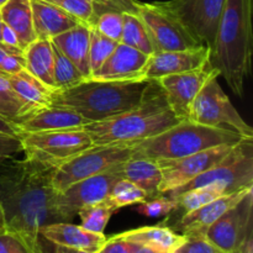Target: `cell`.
<instances>
[{
    "instance_id": "obj_1",
    "label": "cell",
    "mask_w": 253,
    "mask_h": 253,
    "mask_svg": "<svg viewBox=\"0 0 253 253\" xmlns=\"http://www.w3.org/2000/svg\"><path fill=\"white\" fill-rule=\"evenodd\" d=\"M54 169L27 158H0V210L4 230L19 237L31 253H44L41 227L63 222L53 205Z\"/></svg>"
},
{
    "instance_id": "obj_2",
    "label": "cell",
    "mask_w": 253,
    "mask_h": 253,
    "mask_svg": "<svg viewBox=\"0 0 253 253\" xmlns=\"http://www.w3.org/2000/svg\"><path fill=\"white\" fill-rule=\"evenodd\" d=\"M155 84L156 81L146 78L126 81L84 79L71 88L52 91L49 105L71 109L89 123H96L138 106Z\"/></svg>"
},
{
    "instance_id": "obj_3",
    "label": "cell",
    "mask_w": 253,
    "mask_h": 253,
    "mask_svg": "<svg viewBox=\"0 0 253 253\" xmlns=\"http://www.w3.org/2000/svg\"><path fill=\"white\" fill-rule=\"evenodd\" d=\"M252 46V0H226L209 61L239 98L251 73Z\"/></svg>"
},
{
    "instance_id": "obj_4",
    "label": "cell",
    "mask_w": 253,
    "mask_h": 253,
    "mask_svg": "<svg viewBox=\"0 0 253 253\" xmlns=\"http://www.w3.org/2000/svg\"><path fill=\"white\" fill-rule=\"evenodd\" d=\"M180 119L168 106L157 81L145 100L136 108L108 120L89 123L84 130L93 145L131 146L153 137L178 124Z\"/></svg>"
},
{
    "instance_id": "obj_5",
    "label": "cell",
    "mask_w": 253,
    "mask_h": 253,
    "mask_svg": "<svg viewBox=\"0 0 253 253\" xmlns=\"http://www.w3.org/2000/svg\"><path fill=\"white\" fill-rule=\"evenodd\" d=\"M244 138L246 137L235 131L210 127L187 119L131 147L132 157L177 160L220 145L237 143Z\"/></svg>"
},
{
    "instance_id": "obj_6",
    "label": "cell",
    "mask_w": 253,
    "mask_h": 253,
    "mask_svg": "<svg viewBox=\"0 0 253 253\" xmlns=\"http://www.w3.org/2000/svg\"><path fill=\"white\" fill-rule=\"evenodd\" d=\"M205 185L219 188L225 194L253 188V138L240 141L219 165L166 194L175 197L185 190Z\"/></svg>"
},
{
    "instance_id": "obj_7",
    "label": "cell",
    "mask_w": 253,
    "mask_h": 253,
    "mask_svg": "<svg viewBox=\"0 0 253 253\" xmlns=\"http://www.w3.org/2000/svg\"><path fill=\"white\" fill-rule=\"evenodd\" d=\"M219 76L216 72L205 82L190 109L189 120L210 127L226 128L246 138H253L252 127L242 119L222 90L217 81Z\"/></svg>"
},
{
    "instance_id": "obj_8",
    "label": "cell",
    "mask_w": 253,
    "mask_h": 253,
    "mask_svg": "<svg viewBox=\"0 0 253 253\" xmlns=\"http://www.w3.org/2000/svg\"><path fill=\"white\" fill-rule=\"evenodd\" d=\"M20 138L25 158L52 168H58L93 146L90 136L84 128L22 133Z\"/></svg>"
},
{
    "instance_id": "obj_9",
    "label": "cell",
    "mask_w": 253,
    "mask_h": 253,
    "mask_svg": "<svg viewBox=\"0 0 253 253\" xmlns=\"http://www.w3.org/2000/svg\"><path fill=\"white\" fill-rule=\"evenodd\" d=\"M131 157L132 147L128 146L93 145L54 169L53 189L62 192L73 183L106 172Z\"/></svg>"
},
{
    "instance_id": "obj_10",
    "label": "cell",
    "mask_w": 253,
    "mask_h": 253,
    "mask_svg": "<svg viewBox=\"0 0 253 253\" xmlns=\"http://www.w3.org/2000/svg\"><path fill=\"white\" fill-rule=\"evenodd\" d=\"M131 5L148 30L156 52L180 51L200 46L177 17L163 7L160 1L140 2L131 0Z\"/></svg>"
},
{
    "instance_id": "obj_11",
    "label": "cell",
    "mask_w": 253,
    "mask_h": 253,
    "mask_svg": "<svg viewBox=\"0 0 253 253\" xmlns=\"http://www.w3.org/2000/svg\"><path fill=\"white\" fill-rule=\"evenodd\" d=\"M119 166L98 175L73 183L62 192H56L53 205L62 221L71 222L81 208L105 200L114 184L123 178Z\"/></svg>"
},
{
    "instance_id": "obj_12",
    "label": "cell",
    "mask_w": 253,
    "mask_h": 253,
    "mask_svg": "<svg viewBox=\"0 0 253 253\" xmlns=\"http://www.w3.org/2000/svg\"><path fill=\"white\" fill-rule=\"evenodd\" d=\"M226 0H169L160 1L200 44L211 48Z\"/></svg>"
},
{
    "instance_id": "obj_13",
    "label": "cell",
    "mask_w": 253,
    "mask_h": 253,
    "mask_svg": "<svg viewBox=\"0 0 253 253\" xmlns=\"http://www.w3.org/2000/svg\"><path fill=\"white\" fill-rule=\"evenodd\" d=\"M236 143L220 145L177 160L157 161L162 172L160 193L166 194L177 189L214 168L230 155Z\"/></svg>"
},
{
    "instance_id": "obj_14",
    "label": "cell",
    "mask_w": 253,
    "mask_h": 253,
    "mask_svg": "<svg viewBox=\"0 0 253 253\" xmlns=\"http://www.w3.org/2000/svg\"><path fill=\"white\" fill-rule=\"evenodd\" d=\"M253 231V189L221 215L207 231L209 241L226 253H234Z\"/></svg>"
},
{
    "instance_id": "obj_15",
    "label": "cell",
    "mask_w": 253,
    "mask_h": 253,
    "mask_svg": "<svg viewBox=\"0 0 253 253\" xmlns=\"http://www.w3.org/2000/svg\"><path fill=\"white\" fill-rule=\"evenodd\" d=\"M219 72L211 66L210 61L200 68L184 73L170 74L157 79L168 106L180 120L189 119L190 109L200 89L211 74Z\"/></svg>"
},
{
    "instance_id": "obj_16",
    "label": "cell",
    "mask_w": 253,
    "mask_h": 253,
    "mask_svg": "<svg viewBox=\"0 0 253 253\" xmlns=\"http://www.w3.org/2000/svg\"><path fill=\"white\" fill-rule=\"evenodd\" d=\"M209 57L210 48L204 44L180 51L156 52L148 57L141 78L157 81L161 77L194 71L208 63Z\"/></svg>"
},
{
    "instance_id": "obj_17",
    "label": "cell",
    "mask_w": 253,
    "mask_h": 253,
    "mask_svg": "<svg viewBox=\"0 0 253 253\" xmlns=\"http://www.w3.org/2000/svg\"><path fill=\"white\" fill-rule=\"evenodd\" d=\"M14 124L22 133L51 132L77 130L88 125L89 121L76 111L61 106H41L14 119ZM20 135V136H21Z\"/></svg>"
},
{
    "instance_id": "obj_18",
    "label": "cell",
    "mask_w": 253,
    "mask_h": 253,
    "mask_svg": "<svg viewBox=\"0 0 253 253\" xmlns=\"http://www.w3.org/2000/svg\"><path fill=\"white\" fill-rule=\"evenodd\" d=\"M253 189V188H250ZM250 189L240 190V192L231 193V194L221 195L216 198L212 202L208 203L204 207L195 209L193 211L185 212L178 220L174 230L178 234L183 235L187 239L192 237H205L209 227L221 216L224 212H226L230 208L234 207L240 199L244 198V195Z\"/></svg>"
},
{
    "instance_id": "obj_19",
    "label": "cell",
    "mask_w": 253,
    "mask_h": 253,
    "mask_svg": "<svg viewBox=\"0 0 253 253\" xmlns=\"http://www.w3.org/2000/svg\"><path fill=\"white\" fill-rule=\"evenodd\" d=\"M147 54L133 47L119 42L113 53L105 62L91 73L96 81H126L141 78V73L148 59Z\"/></svg>"
},
{
    "instance_id": "obj_20",
    "label": "cell",
    "mask_w": 253,
    "mask_h": 253,
    "mask_svg": "<svg viewBox=\"0 0 253 253\" xmlns=\"http://www.w3.org/2000/svg\"><path fill=\"white\" fill-rule=\"evenodd\" d=\"M40 236L49 244L67 249L98 252L105 244L104 234H95L72 222H53L40 230Z\"/></svg>"
},
{
    "instance_id": "obj_21",
    "label": "cell",
    "mask_w": 253,
    "mask_h": 253,
    "mask_svg": "<svg viewBox=\"0 0 253 253\" xmlns=\"http://www.w3.org/2000/svg\"><path fill=\"white\" fill-rule=\"evenodd\" d=\"M31 9L37 40H52L79 24H83L58 6L44 0H31Z\"/></svg>"
},
{
    "instance_id": "obj_22",
    "label": "cell",
    "mask_w": 253,
    "mask_h": 253,
    "mask_svg": "<svg viewBox=\"0 0 253 253\" xmlns=\"http://www.w3.org/2000/svg\"><path fill=\"white\" fill-rule=\"evenodd\" d=\"M89 25L79 24L78 26L49 40L78 68L85 79H89L91 76L89 62Z\"/></svg>"
},
{
    "instance_id": "obj_23",
    "label": "cell",
    "mask_w": 253,
    "mask_h": 253,
    "mask_svg": "<svg viewBox=\"0 0 253 253\" xmlns=\"http://www.w3.org/2000/svg\"><path fill=\"white\" fill-rule=\"evenodd\" d=\"M2 22L15 32L20 48L25 51L29 44L36 41L32 20L31 0H7L0 7Z\"/></svg>"
},
{
    "instance_id": "obj_24",
    "label": "cell",
    "mask_w": 253,
    "mask_h": 253,
    "mask_svg": "<svg viewBox=\"0 0 253 253\" xmlns=\"http://www.w3.org/2000/svg\"><path fill=\"white\" fill-rule=\"evenodd\" d=\"M123 178L135 183L145 190L148 199L160 195V185L162 172L157 161L145 157H131L119 166Z\"/></svg>"
},
{
    "instance_id": "obj_25",
    "label": "cell",
    "mask_w": 253,
    "mask_h": 253,
    "mask_svg": "<svg viewBox=\"0 0 253 253\" xmlns=\"http://www.w3.org/2000/svg\"><path fill=\"white\" fill-rule=\"evenodd\" d=\"M115 236L167 253L174 252L187 240V237L167 226H143L121 232Z\"/></svg>"
},
{
    "instance_id": "obj_26",
    "label": "cell",
    "mask_w": 253,
    "mask_h": 253,
    "mask_svg": "<svg viewBox=\"0 0 253 253\" xmlns=\"http://www.w3.org/2000/svg\"><path fill=\"white\" fill-rule=\"evenodd\" d=\"M25 71L54 90L53 51L49 40H36L25 48Z\"/></svg>"
},
{
    "instance_id": "obj_27",
    "label": "cell",
    "mask_w": 253,
    "mask_h": 253,
    "mask_svg": "<svg viewBox=\"0 0 253 253\" xmlns=\"http://www.w3.org/2000/svg\"><path fill=\"white\" fill-rule=\"evenodd\" d=\"M2 74L6 78V81L9 82L12 90L26 104L29 111L41 108V106L49 105V98H51V94L53 90L47 88L44 84H42L39 79L31 76L29 72L24 69V71L17 72V73L14 74Z\"/></svg>"
},
{
    "instance_id": "obj_28",
    "label": "cell",
    "mask_w": 253,
    "mask_h": 253,
    "mask_svg": "<svg viewBox=\"0 0 253 253\" xmlns=\"http://www.w3.org/2000/svg\"><path fill=\"white\" fill-rule=\"evenodd\" d=\"M123 17L124 27L120 40L121 43L133 47L135 49L147 54V56H152L153 53H156L155 46H153V42L151 40L150 34H148V30L146 29L145 24L141 20V17L136 14L135 10H124Z\"/></svg>"
},
{
    "instance_id": "obj_29",
    "label": "cell",
    "mask_w": 253,
    "mask_h": 253,
    "mask_svg": "<svg viewBox=\"0 0 253 253\" xmlns=\"http://www.w3.org/2000/svg\"><path fill=\"white\" fill-rule=\"evenodd\" d=\"M118 210L105 199L100 203L81 208L77 215L81 219V226L83 229L95 234H104L109 220Z\"/></svg>"
},
{
    "instance_id": "obj_30",
    "label": "cell",
    "mask_w": 253,
    "mask_h": 253,
    "mask_svg": "<svg viewBox=\"0 0 253 253\" xmlns=\"http://www.w3.org/2000/svg\"><path fill=\"white\" fill-rule=\"evenodd\" d=\"M52 51H53V77L54 86H56L54 90L71 88L85 79L78 68L53 43H52Z\"/></svg>"
},
{
    "instance_id": "obj_31",
    "label": "cell",
    "mask_w": 253,
    "mask_h": 253,
    "mask_svg": "<svg viewBox=\"0 0 253 253\" xmlns=\"http://www.w3.org/2000/svg\"><path fill=\"white\" fill-rule=\"evenodd\" d=\"M221 195L226 194L219 188H215L212 185H205V187H198L185 190V192L172 198L177 200L178 210H183V214H185V212L193 211V210L204 207L208 203L212 202Z\"/></svg>"
},
{
    "instance_id": "obj_32",
    "label": "cell",
    "mask_w": 253,
    "mask_h": 253,
    "mask_svg": "<svg viewBox=\"0 0 253 253\" xmlns=\"http://www.w3.org/2000/svg\"><path fill=\"white\" fill-rule=\"evenodd\" d=\"M147 199L148 195L145 190L125 178H121L114 184L109 193V197L106 198V200L116 209L138 204Z\"/></svg>"
},
{
    "instance_id": "obj_33",
    "label": "cell",
    "mask_w": 253,
    "mask_h": 253,
    "mask_svg": "<svg viewBox=\"0 0 253 253\" xmlns=\"http://www.w3.org/2000/svg\"><path fill=\"white\" fill-rule=\"evenodd\" d=\"M118 43L119 42L106 37L94 26H90V31H89V62H90L91 73L95 72L108 59V57L116 48Z\"/></svg>"
},
{
    "instance_id": "obj_34",
    "label": "cell",
    "mask_w": 253,
    "mask_h": 253,
    "mask_svg": "<svg viewBox=\"0 0 253 253\" xmlns=\"http://www.w3.org/2000/svg\"><path fill=\"white\" fill-rule=\"evenodd\" d=\"M27 111L26 104L12 90L4 74L0 73V115L12 121Z\"/></svg>"
},
{
    "instance_id": "obj_35",
    "label": "cell",
    "mask_w": 253,
    "mask_h": 253,
    "mask_svg": "<svg viewBox=\"0 0 253 253\" xmlns=\"http://www.w3.org/2000/svg\"><path fill=\"white\" fill-rule=\"evenodd\" d=\"M56 5L83 24L91 25L96 16V0H44Z\"/></svg>"
},
{
    "instance_id": "obj_36",
    "label": "cell",
    "mask_w": 253,
    "mask_h": 253,
    "mask_svg": "<svg viewBox=\"0 0 253 253\" xmlns=\"http://www.w3.org/2000/svg\"><path fill=\"white\" fill-rule=\"evenodd\" d=\"M178 210L177 200L167 194H160L155 198L138 203L136 211L146 217H161L167 216L173 211Z\"/></svg>"
},
{
    "instance_id": "obj_37",
    "label": "cell",
    "mask_w": 253,
    "mask_h": 253,
    "mask_svg": "<svg viewBox=\"0 0 253 253\" xmlns=\"http://www.w3.org/2000/svg\"><path fill=\"white\" fill-rule=\"evenodd\" d=\"M123 11L124 10H121V11L110 10V11L101 12V14L96 15L94 24L91 26L95 27L98 31H100L109 39L120 42L124 27Z\"/></svg>"
},
{
    "instance_id": "obj_38",
    "label": "cell",
    "mask_w": 253,
    "mask_h": 253,
    "mask_svg": "<svg viewBox=\"0 0 253 253\" xmlns=\"http://www.w3.org/2000/svg\"><path fill=\"white\" fill-rule=\"evenodd\" d=\"M25 69L24 49L0 42V73L14 74Z\"/></svg>"
},
{
    "instance_id": "obj_39",
    "label": "cell",
    "mask_w": 253,
    "mask_h": 253,
    "mask_svg": "<svg viewBox=\"0 0 253 253\" xmlns=\"http://www.w3.org/2000/svg\"><path fill=\"white\" fill-rule=\"evenodd\" d=\"M173 253H226L212 244L207 237L187 239Z\"/></svg>"
},
{
    "instance_id": "obj_40",
    "label": "cell",
    "mask_w": 253,
    "mask_h": 253,
    "mask_svg": "<svg viewBox=\"0 0 253 253\" xmlns=\"http://www.w3.org/2000/svg\"><path fill=\"white\" fill-rule=\"evenodd\" d=\"M0 253H31L24 242L10 232H0Z\"/></svg>"
},
{
    "instance_id": "obj_41",
    "label": "cell",
    "mask_w": 253,
    "mask_h": 253,
    "mask_svg": "<svg viewBox=\"0 0 253 253\" xmlns=\"http://www.w3.org/2000/svg\"><path fill=\"white\" fill-rule=\"evenodd\" d=\"M22 151V142L19 136L0 132V158L11 157Z\"/></svg>"
},
{
    "instance_id": "obj_42",
    "label": "cell",
    "mask_w": 253,
    "mask_h": 253,
    "mask_svg": "<svg viewBox=\"0 0 253 253\" xmlns=\"http://www.w3.org/2000/svg\"><path fill=\"white\" fill-rule=\"evenodd\" d=\"M135 246V242L125 241V240L113 236L110 239H106L105 244L96 253H132Z\"/></svg>"
},
{
    "instance_id": "obj_43",
    "label": "cell",
    "mask_w": 253,
    "mask_h": 253,
    "mask_svg": "<svg viewBox=\"0 0 253 253\" xmlns=\"http://www.w3.org/2000/svg\"><path fill=\"white\" fill-rule=\"evenodd\" d=\"M0 132L11 136H19V137L21 135L17 126L14 124V121L9 120V119H6L2 115H0Z\"/></svg>"
},
{
    "instance_id": "obj_44",
    "label": "cell",
    "mask_w": 253,
    "mask_h": 253,
    "mask_svg": "<svg viewBox=\"0 0 253 253\" xmlns=\"http://www.w3.org/2000/svg\"><path fill=\"white\" fill-rule=\"evenodd\" d=\"M0 42L7 46H14V47H20L19 42H17V37L15 35V32L10 29L6 25H2L1 29V37H0ZM22 49V48H21Z\"/></svg>"
},
{
    "instance_id": "obj_45",
    "label": "cell",
    "mask_w": 253,
    "mask_h": 253,
    "mask_svg": "<svg viewBox=\"0 0 253 253\" xmlns=\"http://www.w3.org/2000/svg\"><path fill=\"white\" fill-rule=\"evenodd\" d=\"M132 253H167V252L158 251V250L152 249V247L143 246V245L136 244V246H135V249H133Z\"/></svg>"
},
{
    "instance_id": "obj_46",
    "label": "cell",
    "mask_w": 253,
    "mask_h": 253,
    "mask_svg": "<svg viewBox=\"0 0 253 253\" xmlns=\"http://www.w3.org/2000/svg\"><path fill=\"white\" fill-rule=\"evenodd\" d=\"M54 249H56L59 253H95V252H90V251H83V250L67 249V247H59V246H54Z\"/></svg>"
},
{
    "instance_id": "obj_47",
    "label": "cell",
    "mask_w": 253,
    "mask_h": 253,
    "mask_svg": "<svg viewBox=\"0 0 253 253\" xmlns=\"http://www.w3.org/2000/svg\"><path fill=\"white\" fill-rule=\"evenodd\" d=\"M0 232H5V230H4V222H2L1 210H0Z\"/></svg>"
},
{
    "instance_id": "obj_48",
    "label": "cell",
    "mask_w": 253,
    "mask_h": 253,
    "mask_svg": "<svg viewBox=\"0 0 253 253\" xmlns=\"http://www.w3.org/2000/svg\"><path fill=\"white\" fill-rule=\"evenodd\" d=\"M2 25H4V22H2L1 14H0V37H1V29H2Z\"/></svg>"
},
{
    "instance_id": "obj_49",
    "label": "cell",
    "mask_w": 253,
    "mask_h": 253,
    "mask_svg": "<svg viewBox=\"0 0 253 253\" xmlns=\"http://www.w3.org/2000/svg\"><path fill=\"white\" fill-rule=\"evenodd\" d=\"M96 1H100V2H115L118 0H96Z\"/></svg>"
},
{
    "instance_id": "obj_50",
    "label": "cell",
    "mask_w": 253,
    "mask_h": 253,
    "mask_svg": "<svg viewBox=\"0 0 253 253\" xmlns=\"http://www.w3.org/2000/svg\"><path fill=\"white\" fill-rule=\"evenodd\" d=\"M6 1H7V0H0V7H1L2 5L6 4Z\"/></svg>"
},
{
    "instance_id": "obj_51",
    "label": "cell",
    "mask_w": 253,
    "mask_h": 253,
    "mask_svg": "<svg viewBox=\"0 0 253 253\" xmlns=\"http://www.w3.org/2000/svg\"><path fill=\"white\" fill-rule=\"evenodd\" d=\"M53 253H59V252H58V251H57V250H56V249H54V252H53Z\"/></svg>"
}]
</instances>
